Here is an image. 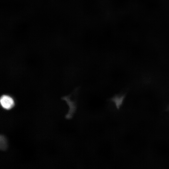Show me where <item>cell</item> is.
<instances>
[{"mask_svg":"<svg viewBox=\"0 0 169 169\" xmlns=\"http://www.w3.org/2000/svg\"><path fill=\"white\" fill-rule=\"evenodd\" d=\"M125 97V94L116 95L110 100L115 103L117 108L119 109L122 105Z\"/></svg>","mask_w":169,"mask_h":169,"instance_id":"3957f363","label":"cell"},{"mask_svg":"<svg viewBox=\"0 0 169 169\" xmlns=\"http://www.w3.org/2000/svg\"><path fill=\"white\" fill-rule=\"evenodd\" d=\"M0 102L2 106L6 110L11 109L14 105L13 99L10 96L6 95L1 97Z\"/></svg>","mask_w":169,"mask_h":169,"instance_id":"6da1fadb","label":"cell"},{"mask_svg":"<svg viewBox=\"0 0 169 169\" xmlns=\"http://www.w3.org/2000/svg\"><path fill=\"white\" fill-rule=\"evenodd\" d=\"M70 96H68L64 98V99L67 102L69 107V110L66 117L67 119L71 118L77 109V104L75 101H71L70 99Z\"/></svg>","mask_w":169,"mask_h":169,"instance_id":"7a4b0ae2","label":"cell"}]
</instances>
